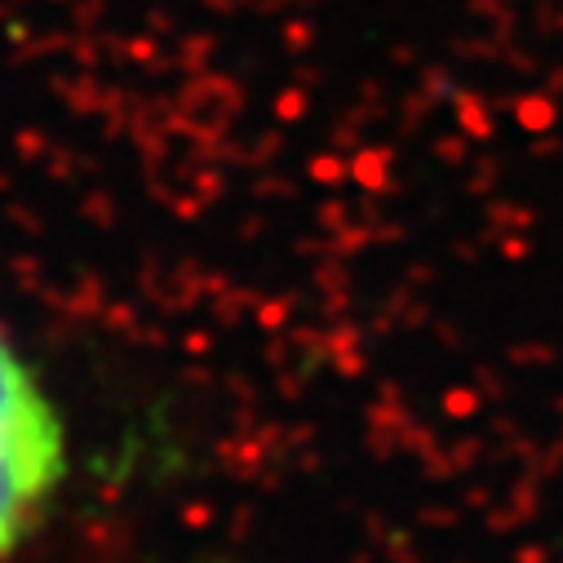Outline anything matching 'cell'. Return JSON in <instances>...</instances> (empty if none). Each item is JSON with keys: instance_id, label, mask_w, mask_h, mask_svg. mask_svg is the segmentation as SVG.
Instances as JSON below:
<instances>
[{"instance_id": "6da1fadb", "label": "cell", "mask_w": 563, "mask_h": 563, "mask_svg": "<svg viewBox=\"0 0 563 563\" xmlns=\"http://www.w3.org/2000/svg\"><path fill=\"white\" fill-rule=\"evenodd\" d=\"M67 484V421L23 346L0 324V563Z\"/></svg>"}]
</instances>
